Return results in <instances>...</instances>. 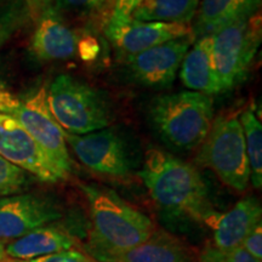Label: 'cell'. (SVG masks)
<instances>
[{"mask_svg": "<svg viewBox=\"0 0 262 262\" xmlns=\"http://www.w3.org/2000/svg\"><path fill=\"white\" fill-rule=\"evenodd\" d=\"M139 175L164 214L212 227L220 212L212 206L208 187L194 165L169 152L149 148Z\"/></svg>", "mask_w": 262, "mask_h": 262, "instance_id": "cell-1", "label": "cell"}, {"mask_svg": "<svg viewBox=\"0 0 262 262\" xmlns=\"http://www.w3.org/2000/svg\"><path fill=\"white\" fill-rule=\"evenodd\" d=\"M80 188L90 215L86 250L97 262H117L155 233L148 216L113 189L96 185H81Z\"/></svg>", "mask_w": 262, "mask_h": 262, "instance_id": "cell-2", "label": "cell"}, {"mask_svg": "<svg viewBox=\"0 0 262 262\" xmlns=\"http://www.w3.org/2000/svg\"><path fill=\"white\" fill-rule=\"evenodd\" d=\"M149 118L166 145L188 150L205 140L214 120V104L208 95L180 91L156 97L149 104Z\"/></svg>", "mask_w": 262, "mask_h": 262, "instance_id": "cell-3", "label": "cell"}, {"mask_svg": "<svg viewBox=\"0 0 262 262\" xmlns=\"http://www.w3.org/2000/svg\"><path fill=\"white\" fill-rule=\"evenodd\" d=\"M47 98L52 116L66 133L84 135L110 125L111 110L102 95L72 75L55 78Z\"/></svg>", "mask_w": 262, "mask_h": 262, "instance_id": "cell-4", "label": "cell"}, {"mask_svg": "<svg viewBox=\"0 0 262 262\" xmlns=\"http://www.w3.org/2000/svg\"><path fill=\"white\" fill-rule=\"evenodd\" d=\"M196 163L211 169L226 186L244 192L250 182V168L244 133L239 118L222 114L212 120L196 156Z\"/></svg>", "mask_w": 262, "mask_h": 262, "instance_id": "cell-5", "label": "cell"}, {"mask_svg": "<svg viewBox=\"0 0 262 262\" xmlns=\"http://www.w3.org/2000/svg\"><path fill=\"white\" fill-rule=\"evenodd\" d=\"M261 38L260 12L239 18L212 34V57L221 93L245 80Z\"/></svg>", "mask_w": 262, "mask_h": 262, "instance_id": "cell-6", "label": "cell"}, {"mask_svg": "<svg viewBox=\"0 0 262 262\" xmlns=\"http://www.w3.org/2000/svg\"><path fill=\"white\" fill-rule=\"evenodd\" d=\"M47 86L39 88L12 112L19 125L27 131L52 163L64 175L72 172V159L64 139V131L52 116L47 98Z\"/></svg>", "mask_w": 262, "mask_h": 262, "instance_id": "cell-7", "label": "cell"}, {"mask_svg": "<svg viewBox=\"0 0 262 262\" xmlns=\"http://www.w3.org/2000/svg\"><path fill=\"white\" fill-rule=\"evenodd\" d=\"M64 139L75 157L91 171L113 179L129 176L131 163L126 146L114 130L106 127L84 135L64 131Z\"/></svg>", "mask_w": 262, "mask_h": 262, "instance_id": "cell-8", "label": "cell"}, {"mask_svg": "<svg viewBox=\"0 0 262 262\" xmlns=\"http://www.w3.org/2000/svg\"><path fill=\"white\" fill-rule=\"evenodd\" d=\"M0 157L40 181L56 183L68 178L42 152L10 114L0 113Z\"/></svg>", "mask_w": 262, "mask_h": 262, "instance_id": "cell-9", "label": "cell"}, {"mask_svg": "<svg viewBox=\"0 0 262 262\" xmlns=\"http://www.w3.org/2000/svg\"><path fill=\"white\" fill-rule=\"evenodd\" d=\"M194 39L193 34L187 35L125 58L133 79L143 86L156 89L171 86Z\"/></svg>", "mask_w": 262, "mask_h": 262, "instance_id": "cell-10", "label": "cell"}, {"mask_svg": "<svg viewBox=\"0 0 262 262\" xmlns=\"http://www.w3.org/2000/svg\"><path fill=\"white\" fill-rule=\"evenodd\" d=\"M56 204L37 194H12L0 199V242L24 237L33 229L60 220Z\"/></svg>", "mask_w": 262, "mask_h": 262, "instance_id": "cell-11", "label": "cell"}, {"mask_svg": "<svg viewBox=\"0 0 262 262\" xmlns=\"http://www.w3.org/2000/svg\"><path fill=\"white\" fill-rule=\"evenodd\" d=\"M192 34L189 25L146 22L133 18L124 24L107 25L106 27L107 38L125 58L157 45Z\"/></svg>", "mask_w": 262, "mask_h": 262, "instance_id": "cell-12", "label": "cell"}, {"mask_svg": "<svg viewBox=\"0 0 262 262\" xmlns=\"http://www.w3.org/2000/svg\"><path fill=\"white\" fill-rule=\"evenodd\" d=\"M261 203L254 195L241 199L231 210L219 214L212 225L214 247L233 249L241 247L245 237L261 222Z\"/></svg>", "mask_w": 262, "mask_h": 262, "instance_id": "cell-13", "label": "cell"}, {"mask_svg": "<svg viewBox=\"0 0 262 262\" xmlns=\"http://www.w3.org/2000/svg\"><path fill=\"white\" fill-rule=\"evenodd\" d=\"M180 68V78L189 91L208 96L221 94L212 57V35L196 38Z\"/></svg>", "mask_w": 262, "mask_h": 262, "instance_id": "cell-14", "label": "cell"}, {"mask_svg": "<svg viewBox=\"0 0 262 262\" xmlns=\"http://www.w3.org/2000/svg\"><path fill=\"white\" fill-rule=\"evenodd\" d=\"M74 245L75 239L70 232L60 226L45 225L15 239L5 248V253L6 256L15 260L28 261L72 250Z\"/></svg>", "mask_w": 262, "mask_h": 262, "instance_id": "cell-15", "label": "cell"}, {"mask_svg": "<svg viewBox=\"0 0 262 262\" xmlns=\"http://www.w3.org/2000/svg\"><path fill=\"white\" fill-rule=\"evenodd\" d=\"M31 45L33 54L40 60H67L77 52L78 39L54 12H48L37 26Z\"/></svg>", "mask_w": 262, "mask_h": 262, "instance_id": "cell-16", "label": "cell"}, {"mask_svg": "<svg viewBox=\"0 0 262 262\" xmlns=\"http://www.w3.org/2000/svg\"><path fill=\"white\" fill-rule=\"evenodd\" d=\"M260 6L261 0H203L196 10L193 37L215 34L239 18L256 14Z\"/></svg>", "mask_w": 262, "mask_h": 262, "instance_id": "cell-17", "label": "cell"}, {"mask_svg": "<svg viewBox=\"0 0 262 262\" xmlns=\"http://www.w3.org/2000/svg\"><path fill=\"white\" fill-rule=\"evenodd\" d=\"M117 262H192L187 249L178 238L155 231L147 241L130 249Z\"/></svg>", "mask_w": 262, "mask_h": 262, "instance_id": "cell-18", "label": "cell"}, {"mask_svg": "<svg viewBox=\"0 0 262 262\" xmlns=\"http://www.w3.org/2000/svg\"><path fill=\"white\" fill-rule=\"evenodd\" d=\"M199 0H142L131 18L146 22L189 25L194 18Z\"/></svg>", "mask_w": 262, "mask_h": 262, "instance_id": "cell-19", "label": "cell"}, {"mask_svg": "<svg viewBox=\"0 0 262 262\" xmlns=\"http://www.w3.org/2000/svg\"><path fill=\"white\" fill-rule=\"evenodd\" d=\"M239 122L244 133L245 148L250 168V180L256 189L262 187V126L253 111L241 114Z\"/></svg>", "mask_w": 262, "mask_h": 262, "instance_id": "cell-20", "label": "cell"}, {"mask_svg": "<svg viewBox=\"0 0 262 262\" xmlns=\"http://www.w3.org/2000/svg\"><path fill=\"white\" fill-rule=\"evenodd\" d=\"M27 185L28 176L25 170L0 157V195L17 194Z\"/></svg>", "mask_w": 262, "mask_h": 262, "instance_id": "cell-21", "label": "cell"}, {"mask_svg": "<svg viewBox=\"0 0 262 262\" xmlns=\"http://www.w3.org/2000/svg\"><path fill=\"white\" fill-rule=\"evenodd\" d=\"M199 262H261L248 254L242 247L233 249H219L208 244L201 251Z\"/></svg>", "mask_w": 262, "mask_h": 262, "instance_id": "cell-22", "label": "cell"}, {"mask_svg": "<svg viewBox=\"0 0 262 262\" xmlns=\"http://www.w3.org/2000/svg\"><path fill=\"white\" fill-rule=\"evenodd\" d=\"M142 0H116L108 25H120L127 22Z\"/></svg>", "mask_w": 262, "mask_h": 262, "instance_id": "cell-23", "label": "cell"}, {"mask_svg": "<svg viewBox=\"0 0 262 262\" xmlns=\"http://www.w3.org/2000/svg\"><path fill=\"white\" fill-rule=\"evenodd\" d=\"M242 248L250 254L257 261L262 260V224H257L255 226L253 231L249 233L243 243L241 245Z\"/></svg>", "mask_w": 262, "mask_h": 262, "instance_id": "cell-24", "label": "cell"}, {"mask_svg": "<svg viewBox=\"0 0 262 262\" xmlns=\"http://www.w3.org/2000/svg\"><path fill=\"white\" fill-rule=\"evenodd\" d=\"M17 262H95L86 256L85 254H81L79 251L75 250H67L62 251V253L47 255V256H41L33 258L28 261H17Z\"/></svg>", "mask_w": 262, "mask_h": 262, "instance_id": "cell-25", "label": "cell"}, {"mask_svg": "<svg viewBox=\"0 0 262 262\" xmlns=\"http://www.w3.org/2000/svg\"><path fill=\"white\" fill-rule=\"evenodd\" d=\"M61 8L78 10V11H91L100 8L104 0H57Z\"/></svg>", "mask_w": 262, "mask_h": 262, "instance_id": "cell-26", "label": "cell"}, {"mask_svg": "<svg viewBox=\"0 0 262 262\" xmlns=\"http://www.w3.org/2000/svg\"><path fill=\"white\" fill-rule=\"evenodd\" d=\"M21 101L8 90L0 88V113L11 114L19 106Z\"/></svg>", "mask_w": 262, "mask_h": 262, "instance_id": "cell-27", "label": "cell"}, {"mask_svg": "<svg viewBox=\"0 0 262 262\" xmlns=\"http://www.w3.org/2000/svg\"><path fill=\"white\" fill-rule=\"evenodd\" d=\"M6 258H8V256H6L5 253V247L4 244L0 243V261H6Z\"/></svg>", "mask_w": 262, "mask_h": 262, "instance_id": "cell-28", "label": "cell"}, {"mask_svg": "<svg viewBox=\"0 0 262 262\" xmlns=\"http://www.w3.org/2000/svg\"><path fill=\"white\" fill-rule=\"evenodd\" d=\"M6 37V32H5V27L0 24V45L3 44V41H4V39Z\"/></svg>", "mask_w": 262, "mask_h": 262, "instance_id": "cell-29", "label": "cell"}, {"mask_svg": "<svg viewBox=\"0 0 262 262\" xmlns=\"http://www.w3.org/2000/svg\"><path fill=\"white\" fill-rule=\"evenodd\" d=\"M0 262H8V261H0ZM15 262H17V261H15Z\"/></svg>", "mask_w": 262, "mask_h": 262, "instance_id": "cell-30", "label": "cell"}]
</instances>
